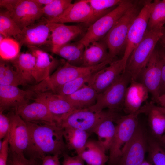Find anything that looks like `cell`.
I'll return each mask as SVG.
<instances>
[{"mask_svg":"<svg viewBox=\"0 0 165 165\" xmlns=\"http://www.w3.org/2000/svg\"><path fill=\"white\" fill-rule=\"evenodd\" d=\"M26 122L29 135L26 152L29 158L42 160L46 155L65 153L67 148L61 126L55 123Z\"/></svg>","mask_w":165,"mask_h":165,"instance_id":"cell-1","label":"cell"},{"mask_svg":"<svg viewBox=\"0 0 165 165\" xmlns=\"http://www.w3.org/2000/svg\"><path fill=\"white\" fill-rule=\"evenodd\" d=\"M163 28L146 31L142 39L133 50L125 69L130 75L132 80H137L146 66L163 34Z\"/></svg>","mask_w":165,"mask_h":165,"instance_id":"cell-2","label":"cell"},{"mask_svg":"<svg viewBox=\"0 0 165 165\" xmlns=\"http://www.w3.org/2000/svg\"><path fill=\"white\" fill-rule=\"evenodd\" d=\"M139 4L135 2L103 39L107 46L109 55L113 59L125 50L130 27L142 8Z\"/></svg>","mask_w":165,"mask_h":165,"instance_id":"cell-3","label":"cell"},{"mask_svg":"<svg viewBox=\"0 0 165 165\" xmlns=\"http://www.w3.org/2000/svg\"><path fill=\"white\" fill-rule=\"evenodd\" d=\"M141 108L136 112L122 116L116 120L115 135L109 150L108 161L111 165H116L118 163L123 151L139 126L138 116L144 113Z\"/></svg>","mask_w":165,"mask_h":165,"instance_id":"cell-4","label":"cell"},{"mask_svg":"<svg viewBox=\"0 0 165 165\" xmlns=\"http://www.w3.org/2000/svg\"><path fill=\"white\" fill-rule=\"evenodd\" d=\"M131 80L130 75L125 70L107 89L98 94L96 103L88 108L95 112L105 108L115 111L123 107L126 92Z\"/></svg>","mask_w":165,"mask_h":165,"instance_id":"cell-5","label":"cell"},{"mask_svg":"<svg viewBox=\"0 0 165 165\" xmlns=\"http://www.w3.org/2000/svg\"><path fill=\"white\" fill-rule=\"evenodd\" d=\"M135 2L132 0H123L112 10L88 27L85 34L79 41L86 46L91 42L103 39L117 20Z\"/></svg>","mask_w":165,"mask_h":165,"instance_id":"cell-6","label":"cell"},{"mask_svg":"<svg viewBox=\"0 0 165 165\" xmlns=\"http://www.w3.org/2000/svg\"><path fill=\"white\" fill-rule=\"evenodd\" d=\"M0 6L9 13L22 30L43 17V6L33 0H0Z\"/></svg>","mask_w":165,"mask_h":165,"instance_id":"cell-7","label":"cell"},{"mask_svg":"<svg viewBox=\"0 0 165 165\" xmlns=\"http://www.w3.org/2000/svg\"><path fill=\"white\" fill-rule=\"evenodd\" d=\"M115 113V111L110 110L95 112L89 108L75 109L62 122L60 126L62 128L71 127L78 129L90 134L93 133L103 120Z\"/></svg>","mask_w":165,"mask_h":165,"instance_id":"cell-8","label":"cell"},{"mask_svg":"<svg viewBox=\"0 0 165 165\" xmlns=\"http://www.w3.org/2000/svg\"><path fill=\"white\" fill-rule=\"evenodd\" d=\"M153 1H143L142 8L130 28L123 57L128 61L132 51L144 37L147 30Z\"/></svg>","mask_w":165,"mask_h":165,"instance_id":"cell-9","label":"cell"},{"mask_svg":"<svg viewBox=\"0 0 165 165\" xmlns=\"http://www.w3.org/2000/svg\"><path fill=\"white\" fill-rule=\"evenodd\" d=\"M51 34L50 23L44 19L23 28L15 39L21 46L38 48L50 45Z\"/></svg>","mask_w":165,"mask_h":165,"instance_id":"cell-10","label":"cell"},{"mask_svg":"<svg viewBox=\"0 0 165 165\" xmlns=\"http://www.w3.org/2000/svg\"><path fill=\"white\" fill-rule=\"evenodd\" d=\"M162 60L159 51L155 49L146 66L138 78L156 102L160 95Z\"/></svg>","mask_w":165,"mask_h":165,"instance_id":"cell-11","label":"cell"},{"mask_svg":"<svg viewBox=\"0 0 165 165\" xmlns=\"http://www.w3.org/2000/svg\"><path fill=\"white\" fill-rule=\"evenodd\" d=\"M146 146L144 132L139 125L123 151L118 165H141L145 160Z\"/></svg>","mask_w":165,"mask_h":165,"instance_id":"cell-12","label":"cell"},{"mask_svg":"<svg viewBox=\"0 0 165 165\" xmlns=\"http://www.w3.org/2000/svg\"><path fill=\"white\" fill-rule=\"evenodd\" d=\"M8 115L10 120L9 149L17 153L24 154L27 150L29 142L26 123L15 112H10Z\"/></svg>","mask_w":165,"mask_h":165,"instance_id":"cell-13","label":"cell"},{"mask_svg":"<svg viewBox=\"0 0 165 165\" xmlns=\"http://www.w3.org/2000/svg\"><path fill=\"white\" fill-rule=\"evenodd\" d=\"M127 61L122 57L116 60L96 72L87 84L98 94L107 89L125 70Z\"/></svg>","mask_w":165,"mask_h":165,"instance_id":"cell-14","label":"cell"},{"mask_svg":"<svg viewBox=\"0 0 165 165\" xmlns=\"http://www.w3.org/2000/svg\"><path fill=\"white\" fill-rule=\"evenodd\" d=\"M35 92L31 90H24L11 85H0V111L10 108L14 110L20 106L29 103L36 98Z\"/></svg>","mask_w":165,"mask_h":165,"instance_id":"cell-15","label":"cell"},{"mask_svg":"<svg viewBox=\"0 0 165 165\" xmlns=\"http://www.w3.org/2000/svg\"><path fill=\"white\" fill-rule=\"evenodd\" d=\"M35 92L36 95L34 101L44 103L56 122L60 126L62 122L75 109L61 96L51 92Z\"/></svg>","mask_w":165,"mask_h":165,"instance_id":"cell-16","label":"cell"},{"mask_svg":"<svg viewBox=\"0 0 165 165\" xmlns=\"http://www.w3.org/2000/svg\"><path fill=\"white\" fill-rule=\"evenodd\" d=\"M92 11L87 0H80L72 3L61 15L47 21L62 24L80 23L88 28L92 24Z\"/></svg>","mask_w":165,"mask_h":165,"instance_id":"cell-17","label":"cell"},{"mask_svg":"<svg viewBox=\"0 0 165 165\" xmlns=\"http://www.w3.org/2000/svg\"><path fill=\"white\" fill-rule=\"evenodd\" d=\"M29 50L36 59L33 73L35 84L48 78L52 72L55 70H56L64 61L57 59L38 48H30Z\"/></svg>","mask_w":165,"mask_h":165,"instance_id":"cell-18","label":"cell"},{"mask_svg":"<svg viewBox=\"0 0 165 165\" xmlns=\"http://www.w3.org/2000/svg\"><path fill=\"white\" fill-rule=\"evenodd\" d=\"M50 23L51 31V48L71 42L79 37H82L87 28L82 24L68 25L62 23Z\"/></svg>","mask_w":165,"mask_h":165,"instance_id":"cell-19","label":"cell"},{"mask_svg":"<svg viewBox=\"0 0 165 165\" xmlns=\"http://www.w3.org/2000/svg\"><path fill=\"white\" fill-rule=\"evenodd\" d=\"M114 61L110 60L96 66L85 67L74 66L65 60L54 72L55 79L59 85L62 86L83 75L97 72Z\"/></svg>","mask_w":165,"mask_h":165,"instance_id":"cell-20","label":"cell"},{"mask_svg":"<svg viewBox=\"0 0 165 165\" xmlns=\"http://www.w3.org/2000/svg\"><path fill=\"white\" fill-rule=\"evenodd\" d=\"M35 101L20 106L15 110V112L26 122L57 123L46 105L41 101Z\"/></svg>","mask_w":165,"mask_h":165,"instance_id":"cell-21","label":"cell"},{"mask_svg":"<svg viewBox=\"0 0 165 165\" xmlns=\"http://www.w3.org/2000/svg\"><path fill=\"white\" fill-rule=\"evenodd\" d=\"M126 92L123 105V109L127 114L138 111L148 99L149 93L140 82L132 80Z\"/></svg>","mask_w":165,"mask_h":165,"instance_id":"cell-22","label":"cell"},{"mask_svg":"<svg viewBox=\"0 0 165 165\" xmlns=\"http://www.w3.org/2000/svg\"><path fill=\"white\" fill-rule=\"evenodd\" d=\"M110 60H116L109 55L107 46L102 39L90 43L85 46L81 67L96 66Z\"/></svg>","mask_w":165,"mask_h":165,"instance_id":"cell-23","label":"cell"},{"mask_svg":"<svg viewBox=\"0 0 165 165\" xmlns=\"http://www.w3.org/2000/svg\"><path fill=\"white\" fill-rule=\"evenodd\" d=\"M85 48L84 45L78 41L52 48L51 50L70 64L81 66L83 63Z\"/></svg>","mask_w":165,"mask_h":165,"instance_id":"cell-24","label":"cell"},{"mask_svg":"<svg viewBox=\"0 0 165 165\" xmlns=\"http://www.w3.org/2000/svg\"><path fill=\"white\" fill-rule=\"evenodd\" d=\"M98 93L92 86L86 84L67 96H62L75 109L88 108L96 103Z\"/></svg>","mask_w":165,"mask_h":165,"instance_id":"cell-25","label":"cell"},{"mask_svg":"<svg viewBox=\"0 0 165 165\" xmlns=\"http://www.w3.org/2000/svg\"><path fill=\"white\" fill-rule=\"evenodd\" d=\"M118 118L115 113L103 120L93 131L97 136L98 143L106 152L109 150L115 135L116 125L113 122Z\"/></svg>","mask_w":165,"mask_h":165,"instance_id":"cell-26","label":"cell"},{"mask_svg":"<svg viewBox=\"0 0 165 165\" xmlns=\"http://www.w3.org/2000/svg\"><path fill=\"white\" fill-rule=\"evenodd\" d=\"M36 59L31 52L20 53L14 59L9 61L21 78L28 83L35 81L33 72Z\"/></svg>","mask_w":165,"mask_h":165,"instance_id":"cell-27","label":"cell"},{"mask_svg":"<svg viewBox=\"0 0 165 165\" xmlns=\"http://www.w3.org/2000/svg\"><path fill=\"white\" fill-rule=\"evenodd\" d=\"M77 155L87 165H105L109 158L97 141L93 140H88Z\"/></svg>","mask_w":165,"mask_h":165,"instance_id":"cell-28","label":"cell"},{"mask_svg":"<svg viewBox=\"0 0 165 165\" xmlns=\"http://www.w3.org/2000/svg\"><path fill=\"white\" fill-rule=\"evenodd\" d=\"M145 106L152 133L159 141L165 145V114L152 103Z\"/></svg>","mask_w":165,"mask_h":165,"instance_id":"cell-29","label":"cell"},{"mask_svg":"<svg viewBox=\"0 0 165 165\" xmlns=\"http://www.w3.org/2000/svg\"><path fill=\"white\" fill-rule=\"evenodd\" d=\"M63 128V134L67 148L75 150L77 154L83 148L89 136L86 131L71 127Z\"/></svg>","mask_w":165,"mask_h":165,"instance_id":"cell-30","label":"cell"},{"mask_svg":"<svg viewBox=\"0 0 165 165\" xmlns=\"http://www.w3.org/2000/svg\"><path fill=\"white\" fill-rule=\"evenodd\" d=\"M28 83L21 78L9 61L0 59V85L18 86Z\"/></svg>","mask_w":165,"mask_h":165,"instance_id":"cell-31","label":"cell"},{"mask_svg":"<svg viewBox=\"0 0 165 165\" xmlns=\"http://www.w3.org/2000/svg\"><path fill=\"white\" fill-rule=\"evenodd\" d=\"M97 72L83 75L60 86L53 93L62 96L69 95L87 84Z\"/></svg>","mask_w":165,"mask_h":165,"instance_id":"cell-32","label":"cell"},{"mask_svg":"<svg viewBox=\"0 0 165 165\" xmlns=\"http://www.w3.org/2000/svg\"><path fill=\"white\" fill-rule=\"evenodd\" d=\"M165 24V0H155L150 13L147 31L164 27Z\"/></svg>","mask_w":165,"mask_h":165,"instance_id":"cell-33","label":"cell"},{"mask_svg":"<svg viewBox=\"0 0 165 165\" xmlns=\"http://www.w3.org/2000/svg\"><path fill=\"white\" fill-rule=\"evenodd\" d=\"M123 0H87L92 11V24L120 4Z\"/></svg>","mask_w":165,"mask_h":165,"instance_id":"cell-34","label":"cell"},{"mask_svg":"<svg viewBox=\"0 0 165 165\" xmlns=\"http://www.w3.org/2000/svg\"><path fill=\"white\" fill-rule=\"evenodd\" d=\"M21 32V30L11 18L6 10L0 12V34L4 38L13 36L15 38Z\"/></svg>","mask_w":165,"mask_h":165,"instance_id":"cell-35","label":"cell"},{"mask_svg":"<svg viewBox=\"0 0 165 165\" xmlns=\"http://www.w3.org/2000/svg\"><path fill=\"white\" fill-rule=\"evenodd\" d=\"M21 46L15 39L3 38L0 40V59L8 61L14 59L20 53Z\"/></svg>","mask_w":165,"mask_h":165,"instance_id":"cell-36","label":"cell"},{"mask_svg":"<svg viewBox=\"0 0 165 165\" xmlns=\"http://www.w3.org/2000/svg\"><path fill=\"white\" fill-rule=\"evenodd\" d=\"M71 0H53L50 3L43 6V16L49 21L62 14L71 5Z\"/></svg>","mask_w":165,"mask_h":165,"instance_id":"cell-37","label":"cell"},{"mask_svg":"<svg viewBox=\"0 0 165 165\" xmlns=\"http://www.w3.org/2000/svg\"><path fill=\"white\" fill-rule=\"evenodd\" d=\"M162 144L152 141L149 144V153L153 165H165V147Z\"/></svg>","mask_w":165,"mask_h":165,"instance_id":"cell-38","label":"cell"},{"mask_svg":"<svg viewBox=\"0 0 165 165\" xmlns=\"http://www.w3.org/2000/svg\"><path fill=\"white\" fill-rule=\"evenodd\" d=\"M41 159L27 158L24 154L16 152L9 148L7 165H41Z\"/></svg>","mask_w":165,"mask_h":165,"instance_id":"cell-39","label":"cell"},{"mask_svg":"<svg viewBox=\"0 0 165 165\" xmlns=\"http://www.w3.org/2000/svg\"><path fill=\"white\" fill-rule=\"evenodd\" d=\"M10 127V120L8 114L0 111V139L5 138L8 134Z\"/></svg>","mask_w":165,"mask_h":165,"instance_id":"cell-40","label":"cell"},{"mask_svg":"<svg viewBox=\"0 0 165 165\" xmlns=\"http://www.w3.org/2000/svg\"><path fill=\"white\" fill-rule=\"evenodd\" d=\"M9 133L3 141H0V165H7L9 153Z\"/></svg>","mask_w":165,"mask_h":165,"instance_id":"cell-41","label":"cell"},{"mask_svg":"<svg viewBox=\"0 0 165 165\" xmlns=\"http://www.w3.org/2000/svg\"><path fill=\"white\" fill-rule=\"evenodd\" d=\"M62 165H84V161L78 155L70 156L64 153L63 154Z\"/></svg>","mask_w":165,"mask_h":165,"instance_id":"cell-42","label":"cell"},{"mask_svg":"<svg viewBox=\"0 0 165 165\" xmlns=\"http://www.w3.org/2000/svg\"><path fill=\"white\" fill-rule=\"evenodd\" d=\"M159 52L162 61L160 87L161 95L165 94V52L164 50H160L159 51Z\"/></svg>","mask_w":165,"mask_h":165,"instance_id":"cell-43","label":"cell"},{"mask_svg":"<svg viewBox=\"0 0 165 165\" xmlns=\"http://www.w3.org/2000/svg\"><path fill=\"white\" fill-rule=\"evenodd\" d=\"M58 155H48L43 157L41 165H61Z\"/></svg>","mask_w":165,"mask_h":165,"instance_id":"cell-44","label":"cell"},{"mask_svg":"<svg viewBox=\"0 0 165 165\" xmlns=\"http://www.w3.org/2000/svg\"><path fill=\"white\" fill-rule=\"evenodd\" d=\"M156 102L159 103L161 107L165 108V94L160 95Z\"/></svg>","mask_w":165,"mask_h":165,"instance_id":"cell-45","label":"cell"},{"mask_svg":"<svg viewBox=\"0 0 165 165\" xmlns=\"http://www.w3.org/2000/svg\"><path fill=\"white\" fill-rule=\"evenodd\" d=\"M37 4L40 6H44L50 3L53 0H33Z\"/></svg>","mask_w":165,"mask_h":165,"instance_id":"cell-46","label":"cell"},{"mask_svg":"<svg viewBox=\"0 0 165 165\" xmlns=\"http://www.w3.org/2000/svg\"><path fill=\"white\" fill-rule=\"evenodd\" d=\"M160 40L161 43L164 48V51L165 52V28L164 27L163 34Z\"/></svg>","mask_w":165,"mask_h":165,"instance_id":"cell-47","label":"cell"},{"mask_svg":"<svg viewBox=\"0 0 165 165\" xmlns=\"http://www.w3.org/2000/svg\"><path fill=\"white\" fill-rule=\"evenodd\" d=\"M156 108L160 110L162 112L165 114V108L157 106H156Z\"/></svg>","mask_w":165,"mask_h":165,"instance_id":"cell-48","label":"cell"},{"mask_svg":"<svg viewBox=\"0 0 165 165\" xmlns=\"http://www.w3.org/2000/svg\"><path fill=\"white\" fill-rule=\"evenodd\" d=\"M141 165H152V164H151L149 162L145 160Z\"/></svg>","mask_w":165,"mask_h":165,"instance_id":"cell-49","label":"cell"}]
</instances>
